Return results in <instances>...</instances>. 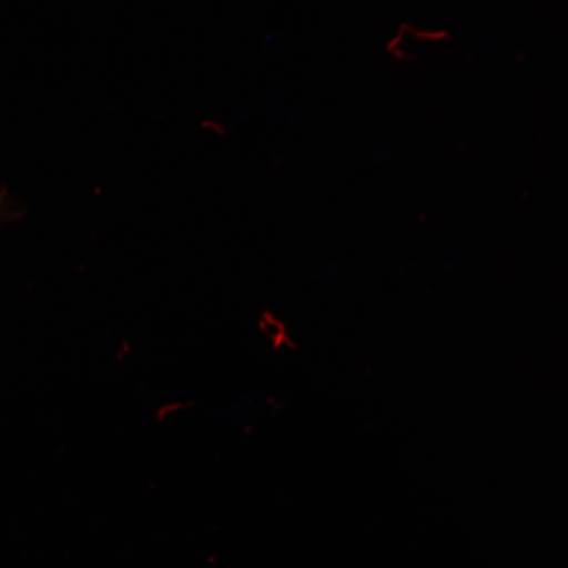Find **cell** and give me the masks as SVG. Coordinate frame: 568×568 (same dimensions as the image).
Here are the masks:
<instances>
[{"label":"cell","mask_w":568,"mask_h":568,"mask_svg":"<svg viewBox=\"0 0 568 568\" xmlns=\"http://www.w3.org/2000/svg\"><path fill=\"white\" fill-rule=\"evenodd\" d=\"M258 329L261 335L272 345L273 349H294L295 343L286 323L278 315H275L274 312H262L258 320Z\"/></svg>","instance_id":"1"},{"label":"cell","mask_w":568,"mask_h":568,"mask_svg":"<svg viewBox=\"0 0 568 568\" xmlns=\"http://www.w3.org/2000/svg\"><path fill=\"white\" fill-rule=\"evenodd\" d=\"M6 199H4V193L0 194V219L3 217L4 213L9 210H7V205H6Z\"/></svg>","instance_id":"2"}]
</instances>
